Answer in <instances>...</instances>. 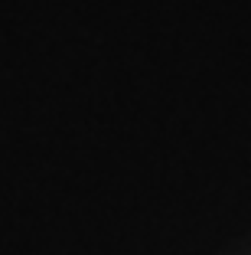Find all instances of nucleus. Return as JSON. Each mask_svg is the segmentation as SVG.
Returning a JSON list of instances; mask_svg holds the SVG:
<instances>
[]
</instances>
